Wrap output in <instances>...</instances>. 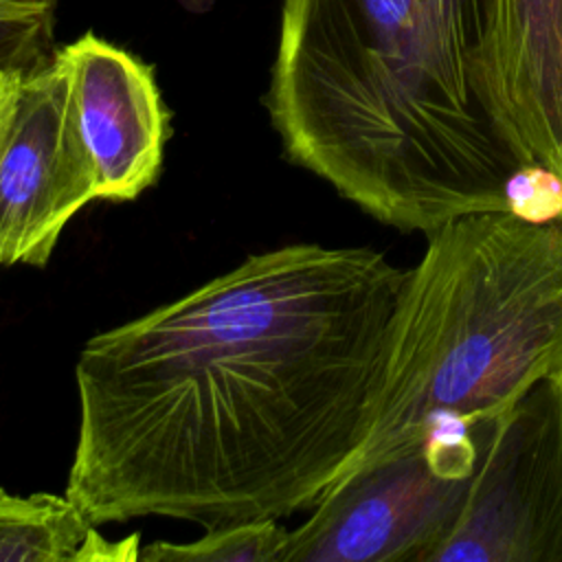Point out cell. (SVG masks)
Instances as JSON below:
<instances>
[{"label": "cell", "instance_id": "obj_8", "mask_svg": "<svg viewBox=\"0 0 562 562\" xmlns=\"http://www.w3.org/2000/svg\"><path fill=\"white\" fill-rule=\"evenodd\" d=\"M481 70L520 162L562 176V0H487Z\"/></svg>", "mask_w": 562, "mask_h": 562}, {"label": "cell", "instance_id": "obj_11", "mask_svg": "<svg viewBox=\"0 0 562 562\" xmlns=\"http://www.w3.org/2000/svg\"><path fill=\"white\" fill-rule=\"evenodd\" d=\"M57 0H0V72L31 77L55 59Z\"/></svg>", "mask_w": 562, "mask_h": 562}, {"label": "cell", "instance_id": "obj_5", "mask_svg": "<svg viewBox=\"0 0 562 562\" xmlns=\"http://www.w3.org/2000/svg\"><path fill=\"white\" fill-rule=\"evenodd\" d=\"M472 476H443L422 448L347 472L288 531L274 562H428Z\"/></svg>", "mask_w": 562, "mask_h": 562}, {"label": "cell", "instance_id": "obj_12", "mask_svg": "<svg viewBox=\"0 0 562 562\" xmlns=\"http://www.w3.org/2000/svg\"><path fill=\"white\" fill-rule=\"evenodd\" d=\"M505 211L531 224L562 217V176L542 162L518 165L503 184Z\"/></svg>", "mask_w": 562, "mask_h": 562}, {"label": "cell", "instance_id": "obj_9", "mask_svg": "<svg viewBox=\"0 0 562 562\" xmlns=\"http://www.w3.org/2000/svg\"><path fill=\"white\" fill-rule=\"evenodd\" d=\"M92 527L66 492L18 496L0 487V562H75Z\"/></svg>", "mask_w": 562, "mask_h": 562}, {"label": "cell", "instance_id": "obj_2", "mask_svg": "<svg viewBox=\"0 0 562 562\" xmlns=\"http://www.w3.org/2000/svg\"><path fill=\"white\" fill-rule=\"evenodd\" d=\"M487 0H283L268 112L292 162L375 220L505 211L522 165L483 83Z\"/></svg>", "mask_w": 562, "mask_h": 562}, {"label": "cell", "instance_id": "obj_3", "mask_svg": "<svg viewBox=\"0 0 562 562\" xmlns=\"http://www.w3.org/2000/svg\"><path fill=\"white\" fill-rule=\"evenodd\" d=\"M544 380H562V217L450 220L406 270L364 437L342 474L426 439L485 443Z\"/></svg>", "mask_w": 562, "mask_h": 562}, {"label": "cell", "instance_id": "obj_1", "mask_svg": "<svg viewBox=\"0 0 562 562\" xmlns=\"http://www.w3.org/2000/svg\"><path fill=\"white\" fill-rule=\"evenodd\" d=\"M404 279L373 248L294 244L92 336L66 494L97 527L312 509L364 437Z\"/></svg>", "mask_w": 562, "mask_h": 562}, {"label": "cell", "instance_id": "obj_4", "mask_svg": "<svg viewBox=\"0 0 562 562\" xmlns=\"http://www.w3.org/2000/svg\"><path fill=\"white\" fill-rule=\"evenodd\" d=\"M428 562H562V380L536 384L494 422Z\"/></svg>", "mask_w": 562, "mask_h": 562}, {"label": "cell", "instance_id": "obj_14", "mask_svg": "<svg viewBox=\"0 0 562 562\" xmlns=\"http://www.w3.org/2000/svg\"><path fill=\"white\" fill-rule=\"evenodd\" d=\"M26 77H20V75H11V72H0V134H2V127L11 114V108L15 103V97H18V90H20V83L24 81Z\"/></svg>", "mask_w": 562, "mask_h": 562}, {"label": "cell", "instance_id": "obj_10", "mask_svg": "<svg viewBox=\"0 0 562 562\" xmlns=\"http://www.w3.org/2000/svg\"><path fill=\"white\" fill-rule=\"evenodd\" d=\"M288 531L277 518L239 520L209 527L193 542H151L138 560L151 562H274Z\"/></svg>", "mask_w": 562, "mask_h": 562}, {"label": "cell", "instance_id": "obj_7", "mask_svg": "<svg viewBox=\"0 0 562 562\" xmlns=\"http://www.w3.org/2000/svg\"><path fill=\"white\" fill-rule=\"evenodd\" d=\"M72 114L97 173V198L125 202L158 178L169 112L154 70L132 53L86 33L57 48Z\"/></svg>", "mask_w": 562, "mask_h": 562}, {"label": "cell", "instance_id": "obj_13", "mask_svg": "<svg viewBox=\"0 0 562 562\" xmlns=\"http://www.w3.org/2000/svg\"><path fill=\"white\" fill-rule=\"evenodd\" d=\"M138 533H132L127 536L125 540H119V542H110L105 540L99 531H97V525L88 531L86 536V542L81 544L79 553H77V560L75 562H81V560H94V562H101V560H138Z\"/></svg>", "mask_w": 562, "mask_h": 562}, {"label": "cell", "instance_id": "obj_6", "mask_svg": "<svg viewBox=\"0 0 562 562\" xmlns=\"http://www.w3.org/2000/svg\"><path fill=\"white\" fill-rule=\"evenodd\" d=\"M94 198L97 173L55 53L20 83L0 134V266L44 268L68 220Z\"/></svg>", "mask_w": 562, "mask_h": 562}]
</instances>
